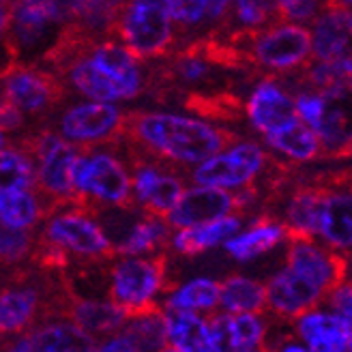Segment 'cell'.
<instances>
[{
	"instance_id": "obj_43",
	"label": "cell",
	"mask_w": 352,
	"mask_h": 352,
	"mask_svg": "<svg viewBox=\"0 0 352 352\" xmlns=\"http://www.w3.org/2000/svg\"><path fill=\"white\" fill-rule=\"evenodd\" d=\"M160 352H179V350H176V348H172V346H166V348H162Z\"/></svg>"
},
{
	"instance_id": "obj_14",
	"label": "cell",
	"mask_w": 352,
	"mask_h": 352,
	"mask_svg": "<svg viewBox=\"0 0 352 352\" xmlns=\"http://www.w3.org/2000/svg\"><path fill=\"white\" fill-rule=\"evenodd\" d=\"M286 262L288 269L305 277L316 288H320L324 296L340 286L348 275L350 262L342 252H336L327 245L314 243V239H288Z\"/></svg>"
},
{
	"instance_id": "obj_32",
	"label": "cell",
	"mask_w": 352,
	"mask_h": 352,
	"mask_svg": "<svg viewBox=\"0 0 352 352\" xmlns=\"http://www.w3.org/2000/svg\"><path fill=\"white\" fill-rule=\"evenodd\" d=\"M41 219L43 206L37 193H32L30 189L3 191V200H0V221L3 223L20 228V230H32Z\"/></svg>"
},
{
	"instance_id": "obj_1",
	"label": "cell",
	"mask_w": 352,
	"mask_h": 352,
	"mask_svg": "<svg viewBox=\"0 0 352 352\" xmlns=\"http://www.w3.org/2000/svg\"><path fill=\"white\" fill-rule=\"evenodd\" d=\"M239 133L210 125L202 118L174 112L129 110L116 151L125 148L127 160H148L176 170L202 164L208 157L234 146Z\"/></svg>"
},
{
	"instance_id": "obj_33",
	"label": "cell",
	"mask_w": 352,
	"mask_h": 352,
	"mask_svg": "<svg viewBox=\"0 0 352 352\" xmlns=\"http://www.w3.org/2000/svg\"><path fill=\"white\" fill-rule=\"evenodd\" d=\"M219 305V284L215 279L198 277L176 288L168 298V309L185 311H213Z\"/></svg>"
},
{
	"instance_id": "obj_46",
	"label": "cell",
	"mask_w": 352,
	"mask_h": 352,
	"mask_svg": "<svg viewBox=\"0 0 352 352\" xmlns=\"http://www.w3.org/2000/svg\"><path fill=\"white\" fill-rule=\"evenodd\" d=\"M0 200H3V191H0Z\"/></svg>"
},
{
	"instance_id": "obj_45",
	"label": "cell",
	"mask_w": 352,
	"mask_h": 352,
	"mask_svg": "<svg viewBox=\"0 0 352 352\" xmlns=\"http://www.w3.org/2000/svg\"><path fill=\"white\" fill-rule=\"evenodd\" d=\"M7 3H9V5H13V3H15V0H7Z\"/></svg>"
},
{
	"instance_id": "obj_25",
	"label": "cell",
	"mask_w": 352,
	"mask_h": 352,
	"mask_svg": "<svg viewBox=\"0 0 352 352\" xmlns=\"http://www.w3.org/2000/svg\"><path fill=\"white\" fill-rule=\"evenodd\" d=\"M181 108L196 114L202 120H221V122H236L245 105L243 99L228 91V88H206V91H187L179 95Z\"/></svg>"
},
{
	"instance_id": "obj_22",
	"label": "cell",
	"mask_w": 352,
	"mask_h": 352,
	"mask_svg": "<svg viewBox=\"0 0 352 352\" xmlns=\"http://www.w3.org/2000/svg\"><path fill=\"white\" fill-rule=\"evenodd\" d=\"M324 185L318 179L294 185L284 206L286 239H314L318 234Z\"/></svg>"
},
{
	"instance_id": "obj_13",
	"label": "cell",
	"mask_w": 352,
	"mask_h": 352,
	"mask_svg": "<svg viewBox=\"0 0 352 352\" xmlns=\"http://www.w3.org/2000/svg\"><path fill=\"white\" fill-rule=\"evenodd\" d=\"M324 200L320 208L318 234L336 252L352 250V170L322 174Z\"/></svg>"
},
{
	"instance_id": "obj_11",
	"label": "cell",
	"mask_w": 352,
	"mask_h": 352,
	"mask_svg": "<svg viewBox=\"0 0 352 352\" xmlns=\"http://www.w3.org/2000/svg\"><path fill=\"white\" fill-rule=\"evenodd\" d=\"M129 164L133 168V196L135 202L142 206V213L166 221L185 191L183 170L148 160H129Z\"/></svg>"
},
{
	"instance_id": "obj_37",
	"label": "cell",
	"mask_w": 352,
	"mask_h": 352,
	"mask_svg": "<svg viewBox=\"0 0 352 352\" xmlns=\"http://www.w3.org/2000/svg\"><path fill=\"white\" fill-rule=\"evenodd\" d=\"M230 331L236 352L260 348L267 336V324H264L258 314H230Z\"/></svg>"
},
{
	"instance_id": "obj_24",
	"label": "cell",
	"mask_w": 352,
	"mask_h": 352,
	"mask_svg": "<svg viewBox=\"0 0 352 352\" xmlns=\"http://www.w3.org/2000/svg\"><path fill=\"white\" fill-rule=\"evenodd\" d=\"M284 239H286L284 223L273 219L271 215H260L252 223L250 230L234 234L232 239H228L223 245H226V252L230 254L234 260L248 262V260H254V258H258L262 254H269Z\"/></svg>"
},
{
	"instance_id": "obj_29",
	"label": "cell",
	"mask_w": 352,
	"mask_h": 352,
	"mask_svg": "<svg viewBox=\"0 0 352 352\" xmlns=\"http://www.w3.org/2000/svg\"><path fill=\"white\" fill-rule=\"evenodd\" d=\"M219 305L230 314H262L267 311V292L252 277L228 275L219 284Z\"/></svg>"
},
{
	"instance_id": "obj_6",
	"label": "cell",
	"mask_w": 352,
	"mask_h": 352,
	"mask_svg": "<svg viewBox=\"0 0 352 352\" xmlns=\"http://www.w3.org/2000/svg\"><path fill=\"white\" fill-rule=\"evenodd\" d=\"M108 275L110 303L118 307L129 320L160 307L155 298L170 288V260L166 252L153 254L148 258L125 256L108 271Z\"/></svg>"
},
{
	"instance_id": "obj_36",
	"label": "cell",
	"mask_w": 352,
	"mask_h": 352,
	"mask_svg": "<svg viewBox=\"0 0 352 352\" xmlns=\"http://www.w3.org/2000/svg\"><path fill=\"white\" fill-rule=\"evenodd\" d=\"M210 3L213 0H164V7L179 34H185L206 22Z\"/></svg>"
},
{
	"instance_id": "obj_31",
	"label": "cell",
	"mask_w": 352,
	"mask_h": 352,
	"mask_svg": "<svg viewBox=\"0 0 352 352\" xmlns=\"http://www.w3.org/2000/svg\"><path fill=\"white\" fill-rule=\"evenodd\" d=\"M120 333L129 338L140 352H160L162 348H166L168 342L166 314L162 307L140 314L135 318H129L125 327L120 329Z\"/></svg>"
},
{
	"instance_id": "obj_17",
	"label": "cell",
	"mask_w": 352,
	"mask_h": 352,
	"mask_svg": "<svg viewBox=\"0 0 352 352\" xmlns=\"http://www.w3.org/2000/svg\"><path fill=\"white\" fill-rule=\"evenodd\" d=\"M245 213L239 191L232 193L221 187H193L183 191L181 200L170 210L166 223L170 228H191L206 221H213L226 215Z\"/></svg>"
},
{
	"instance_id": "obj_5",
	"label": "cell",
	"mask_w": 352,
	"mask_h": 352,
	"mask_svg": "<svg viewBox=\"0 0 352 352\" xmlns=\"http://www.w3.org/2000/svg\"><path fill=\"white\" fill-rule=\"evenodd\" d=\"M110 37L138 60H164L183 43L164 3L155 0H127Z\"/></svg>"
},
{
	"instance_id": "obj_15",
	"label": "cell",
	"mask_w": 352,
	"mask_h": 352,
	"mask_svg": "<svg viewBox=\"0 0 352 352\" xmlns=\"http://www.w3.org/2000/svg\"><path fill=\"white\" fill-rule=\"evenodd\" d=\"M311 50L342 78H352V11L327 7L314 24Z\"/></svg>"
},
{
	"instance_id": "obj_38",
	"label": "cell",
	"mask_w": 352,
	"mask_h": 352,
	"mask_svg": "<svg viewBox=\"0 0 352 352\" xmlns=\"http://www.w3.org/2000/svg\"><path fill=\"white\" fill-rule=\"evenodd\" d=\"M327 9V0H275V20L309 22Z\"/></svg>"
},
{
	"instance_id": "obj_20",
	"label": "cell",
	"mask_w": 352,
	"mask_h": 352,
	"mask_svg": "<svg viewBox=\"0 0 352 352\" xmlns=\"http://www.w3.org/2000/svg\"><path fill=\"white\" fill-rule=\"evenodd\" d=\"M245 112H248L252 125L262 133L269 135L277 129H284L296 120L294 99L281 88L275 80H262L254 93L245 103Z\"/></svg>"
},
{
	"instance_id": "obj_28",
	"label": "cell",
	"mask_w": 352,
	"mask_h": 352,
	"mask_svg": "<svg viewBox=\"0 0 352 352\" xmlns=\"http://www.w3.org/2000/svg\"><path fill=\"white\" fill-rule=\"evenodd\" d=\"M166 331L172 348L179 352H213L206 320L185 309L166 311Z\"/></svg>"
},
{
	"instance_id": "obj_8",
	"label": "cell",
	"mask_w": 352,
	"mask_h": 352,
	"mask_svg": "<svg viewBox=\"0 0 352 352\" xmlns=\"http://www.w3.org/2000/svg\"><path fill=\"white\" fill-rule=\"evenodd\" d=\"M125 116L127 112L118 110L112 103L86 101L65 108L56 116V122H50L47 127L82 151H91L95 146L116 148L122 138Z\"/></svg>"
},
{
	"instance_id": "obj_27",
	"label": "cell",
	"mask_w": 352,
	"mask_h": 352,
	"mask_svg": "<svg viewBox=\"0 0 352 352\" xmlns=\"http://www.w3.org/2000/svg\"><path fill=\"white\" fill-rule=\"evenodd\" d=\"M264 140L273 151L286 155L292 162H314L322 155V144L318 135L301 118L292 120L284 129L264 135Z\"/></svg>"
},
{
	"instance_id": "obj_10",
	"label": "cell",
	"mask_w": 352,
	"mask_h": 352,
	"mask_svg": "<svg viewBox=\"0 0 352 352\" xmlns=\"http://www.w3.org/2000/svg\"><path fill=\"white\" fill-rule=\"evenodd\" d=\"M273 157L256 142H236L228 153H217L202 162L189 174V179L204 187L243 189L260 181Z\"/></svg>"
},
{
	"instance_id": "obj_19",
	"label": "cell",
	"mask_w": 352,
	"mask_h": 352,
	"mask_svg": "<svg viewBox=\"0 0 352 352\" xmlns=\"http://www.w3.org/2000/svg\"><path fill=\"white\" fill-rule=\"evenodd\" d=\"M264 292H267V309L279 320H294L324 301V292L320 288L288 267L269 279Z\"/></svg>"
},
{
	"instance_id": "obj_3",
	"label": "cell",
	"mask_w": 352,
	"mask_h": 352,
	"mask_svg": "<svg viewBox=\"0 0 352 352\" xmlns=\"http://www.w3.org/2000/svg\"><path fill=\"white\" fill-rule=\"evenodd\" d=\"M223 30L245 56L250 72L262 69L284 74L303 67L311 54V32L296 24H269L264 28H226Z\"/></svg>"
},
{
	"instance_id": "obj_35",
	"label": "cell",
	"mask_w": 352,
	"mask_h": 352,
	"mask_svg": "<svg viewBox=\"0 0 352 352\" xmlns=\"http://www.w3.org/2000/svg\"><path fill=\"white\" fill-rule=\"evenodd\" d=\"M37 234L32 230H20L0 221V267L3 269H15L24 260H30Z\"/></svg>"
},
{
	"instance_id": "obj_2",
	"label": "cell",
	"mask_w": 352,
	"mask_h": 352,
	"mask_svg": "<svg viewBox=\"0 0 352 352\" xmlns=\"http://www.w3.org/2000/svg\"><path fill=\"white\" fill-rule=\"evenodd\" d=\"M69 93L65 80L43 63L11 60L0 67V97L24 114L30 127L47 125Z\"/></svg>"
},
{
	"instance_id": "obj_42",
	"label": "cell",
	"mask_w": 352,
	"mask_h": 352,
	"mask_svg": "<svg viewBox=\"0 0 352 352\" xmlns=\"http://www.w3.org/2000/svg\"><path fill=\"white\" fill-rule=\"evenodd\" d=\"M5 146H7V135L3 129H0V148H5Z\"/></svg>"
},
{
	"instance_id": "obj_23",
	"label": "cell",
	"mask_w": 352,
	"mask_h": 352,
	"mask_svg": "<svg viewBox=\"0 0 352 352\" xmlns=\"http://www.w3.org/2000/svg\"><path fill=\"white\" fill-rule=\"evenodd\" d=\"M241 217L239 215H226L213 221H206L200 226L181 228V232L172 236V248L181 256H198L210 248L226 243L241 230Z\"/></svg>"
},
{
	"instance_id": "obj_47",
	"label": "cell",
	"mask_w": 352,
	"mask_h": 352,
	"mask_svg": "<svg viewBox=\"0 0 352 352\" xmlns=\"http://www.w3.org/2000/svg\"><path fill=\"white\" fill-rule=\"evenodd\" d=\"M155 3H164V0H155Z\"/></svg>"
},
{
	"instance_id": "obj_41",
	"label": "cell",
	"mask_w": 352,
	"mask_h": 352,
	"mask_svg": "<svg viewBox=\"0 0 352 352\" xmlns=\"http://www.w3.org/2000/svg\"><path fill=\"white\" fill-rule=\"evenodd\" d=\"M93 352H140V350L133 346V342H131L129 338H125V336H122V333H120V336H116V338L108 340L105 344L95 346V348H93Z\"/></svg>"
},
{
	"instance_id": "obj_7",
	"label": "cell",
	"mask_w": 352,
	"mask_h": 352,
	"mask_svg": "<svg viewBox=\"0 0 352 352\" xmlns=\"http://www.w3.org/2000/svg\"><path fill=\"white\" fill-rule=\"evenodd\" d=\"M45 226L39 234L45 243L63 250L69 258H78L82 267H101L108 260L116 258V248L105 236L95 215L82 208H60L45 217Z\"/></svg>"
},
{
	"instance_id": "obj_12",
	"label": "cell",
	"mask_w": 352,
	"mask_h": 352,
	"mask_svg": "<svg viewBox=\"0 0 352 352\" xmlns=\"http://www.w3.org/2000/svg\"><path fill=\"white\" fill-rule=\"evenodd\" d=\"M320 114L316 122V135L322 144V155L344 160V153L352 142V78H342L322 88Z\"/></svg>"
},
{
	"instance_id": "obj_26",
	"label": "cell",
	"mask_w": 352,
	"mask_h": 352,
	"mask_svg": "<svg viewBox=\"0 0 352 352\" xmlns=\"http://www.w3.org/2000/svg\"><path fill=\"white\" fill-rule=\"evenodd\" d=\"M127 0H65L67 20L93 37H110Z\"/></svg>"
},
{
	"instance_id": "obj_40",
	"label": "cell",
	"mask_w": 352,
	"mask_h": 352,
	"mask_svg": "<svg viewBox=\"0 0 352 352\" xmlns=\"http://www.w3.org/2000/svg\"><path fill=\"white\" fill-rule=\"evenodd\" d=\"M9 20H11V5L7 0H0V67H5L7 63L15 60L9 50L5 45V37H7V30H9Z\"/></svg>"
},
{
	"instance_id": "obj_16",
	"label": "cell",
	"mask_w": 352,
	"mask_h": 352,
	"mask_svg": "<svg viewBox=\"0 0 352 352\" xmlns=\"http://www.w3.org/2000/svg\"><path fill=\"white\" fill-rule=\"evenodd\" d=\"M86 56L101 76L116 86L120 101L146 93V74L140 69V60L133 58L120 41L112 37L97 39L88 45Z\"/></svg>"
},
{
	"instance_id": "obj_21",
	"label": "cell",
	"mask_w": 352,
	"mask_h": 352,
	"mask_svg": "<svg viewBox=\"0 0 352 352\" xmlns=\"http://www.w3.org/2000/svg\"><path fill=\"white\" fill-rule=\"evenodd\" d=\"M294 333L309 352H346L352 327L336 311L314 307L294 318Z\"/></svg>"
},
{
	"instance_id": "obj_18",
	"label": "cell",
	"mask_w": 352,
	"mask_h": 352,
	"mask_svg": "<svg viewBox=\"0 0 352 352\" xmlns=\"http://www.w3.org/2000/svg\"><path fill=\"white\" fill-rule=\"evenodd\" d=\"M58 318L76 324L93 340L108 336V333H116L127 322V316L118 307H114L112 303L95 301V298H86L78 294V290H74V286L69 284V279L65 281V294L60 301Z\"/></svg>"
},
{
	"instance_id": "obj_30",
	"label": "cell",
	"mask_w": 352,
	"mask_h": 352,
	"mask_svg": "<svg viewBox=\"0 0 352 352\" xmlns=\"http://www.w3.org/2000/svg\"><path fill=\"white\" fill-rule=\"evenodd\" d=\"M172 245L170 226L160 219L144 215L127 234V239L116 245V256H140V254H160Z\"/></svg>"
},
{
	"instance_id": "obj_39",
	"label": "cell",
	"mask_w": 352,
	"mask_h": 352,
	"mask_svg": "<svg viewBox=\"0 0 352 352\" xmlns=\"http://www.w3.org/2000/svg\"><path fill=\"white\" fill-rule=\"evenodd\" d=\"M324 301L331 311H336L342 320L352 327V281L344 279L340 286H336L324 296Z\"/></svg>"
},
{
	"instance_id": "obj_4",
	"label": "cell",
	"mask_w": 352,
	"mask_h": 352,
	"mask_svg": "<svg viewBox=\"0 0 352 352\" xmlns=\"http://www.w3.org/2000/svg\"><path fill=\"white\" fill-rule=\"evenodd\" d=\"M78 208L97 217L101 208L133 210L138 206L127 166L110 151H82L74 164Z\"/></svg>"
},
{
	"instance_id": "obj_34",
	"label": "cell",
	"mask_w": 352,
	"mask_h": 352,
	"mask_svg": "<svg viewBox=\"0 0 352 352\" xmlns=\"http://www.w3.org/2000/svg\"><path fill=\"white\" fill-rule=\"evenodd\" d=\"M34 166L20 148H0V191L32 189Z\"/></svg>"
},
{
	"instance_id": "obj_9",
	"label": "cell",
	"mask_w": 352,
	"mask_h": 352,
	"mask_svg": "<svg viewBox=\"0 0 352 352\" xmlns=\"http://www.w3.org/2000/svg\"><path fill=\"white\" fill-rule=\"evenodd\" d=\"M67 22L65 0H15L5 45L15 60L32 52L47 39L54 41L56 32Z\"/></svg>"
},
{
	"instance_id": "obj_44",
	"label": "cell",
	"mask_w": 352,
	"mask_h": 352,
	"mask_svg": "<svg viewBox=\"0 0 352 352\" xmlns=\"http://www.w3.org/2000/svg\"><path fill=\"white\" fill-rule=\"evenodd\" d=\"M346 352H352V333H350V340H348V348H346Z\"/></svg>"
}]
</instances>
